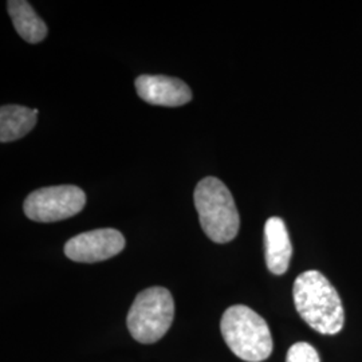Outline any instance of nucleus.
<instances>
[{
    "label": "nucleus",
    "instance_id": "7ed1b4c3",
    "mask_svg": "<svg viewBox=\"0 0 362 362\" xmlns=\"http://www.w3.org/2000/svg\"><path fill=\"white\" fill-rule=\"evenodd\" d=\"M220 330L227 346L246 362H262L272 353V337L267 322L245 305L224 311Z\"/></svg>",
    "mask_w": 362,
    "mask_h": 362
},
{
    "label": "nucleus",
    "instance_id": "39448f33",
    "mask_svg": "<svg viewBox=\"0 0 362 362\" xmlns=\"http://www.w3.org/2000/svg\"><path fill=\"white\" fill-rule=\"evenodd\" d=\"M85 204L86 194L77 185H54L28 194L23 211L33 221L54 223L76 216Z\"/></svg>",
    "mask_w": 362,
    "mask_h": 362
},
{
    "label": "nucleus",
    "instance_id": "f257e3e1",
    "mask_svg": "<svg viewBox=\"0 0 362 362\" xmlns=\"http://www.w3.org/2000/svg\"><path fill=\"white\" fill-rule=\"evenodd\" d=\"M294 303L306 324L321 334L342 330L345 313L336 288L317 270L302 272L293 287Z\"/></svg>",
    "mask_w": 362,
    "mask_h": 362
},
{
    "label": "nucleus",
    "instance_id": "9d476101",
    "mask_svg": "<svg viewBox=\"0 0 362 362\" xmlns=\"http://www.w3.org/2000/svg\"><path fill=\"white\" fill-rule=\"evenodd\" d=\"M7 10L18 34L28 43H39L47 35V26L26 0H10Z\"/></svg>",
    "mask_w": 362,
    "mask_h": 362
},
{
    "label": "nucleus",
    "instance_id": "f03ea898",
    "mask_svg": "<svg viewBox=\"0 0 362 362\" xmlns=\"http://www.w3.org/2000/svg\"><path fill=\"white\" fill-rule=\"evenodd\" d=\"M194 207L203 231L215 243H228L239 231L240 218L233 194L223 181L208 176L199 181Z\"/></svg>",
    "mask_w": 362,
    "mask_h": 362
},
{
    "label": "nucleus",
    "instance_id": "1a4fd4ad",
    "mask_svg": "<svg viewBox=\"0 0 362 362\" xmlns=\"http://www.w3.org/2000/svg\"><path fill=\"white\" fill-rule=\"evenodd\" d=\"M38 110L21 105H3L0 109V141L11 143L25 137L37 124Z\"/></svg>",
    "mask_w": 362,
    "mask_h": 362
},
{
    "label": "nucleus",
    "instance_id": "9b49d317",
    "mask_svg": "<svg viewBox=\"0 0 362 362\" xmlns=\"http://www.w3.org/2000/svg\"><path fill=\"white\" fill-rule=\"evenodd\" d=\"M286 362H321L317 350L308 342H297L288 351Z\"/></svg>",
    "mask_w": 362,
    "mask_h": 362
},
{
    "label": "nucleus",
    "instance_id": "6e6552de",
    "mask_svg": "<svg viewBox=\"0 0 362 362\" xmlns=\"http://www.w3.org/2000/svg\"><path fill=\"white\" fill-rule=\"evenodd\" d=\"M264 246H266V263L269 270L275 275H282L287 272L290 259L293 255V247L287 233L285 221L272 216L264 226Z\"/></svg>",
    "mask_w": 362,
    "mask_h": 362
},
{
    "label": "nucleus",
    "instance_id": "423d86ee",
    "mask_svg": "<svg viewBox=\"0 0 362 362\" xmlns=\"http://www.w3.org/2000/svg\"><path fill=\"white\" fill-rule=\"evenodd\" d=\"M125 248L124 235L115 228L82 233L67 240L65 255L74 262L95 263L113 258Z\"/></svg>",
    "mask_w": 362,
    "mask_h": 362
},
{
    "label": "nucleus",
    "instance_id": "20e7f679",
    "mask_svg": "<svg viewBox=\"0 0 362 362\" xmlns=\"http://www.w3.org/2000/svg\"><path fill=\"white\" fill-rule=\"evenodd\" d=\"M175 317V302L164 287H149L132 305L127 324L130 336L140 344H155L167 334Z\"/></svg>",
    "mask_w": 362,
    "mask_h": 362
},
{
    "label": "nucleus",
    "instance_id": "0eeeda50",
    "mask_svg": "<svg viewBox=\"0 0 362 362\" xmlns=\"http://www.w3.org/2000/svg\"><path fill=\"white\" fill-rule=\"evenodd\" d=\"M134 85L140 98L148 104L176 107L192 100V91L179 78L144 74L136 78Z\"/></svg>",
    "mask_w": 362,
    "mask_h": 362
}]
</instances>
